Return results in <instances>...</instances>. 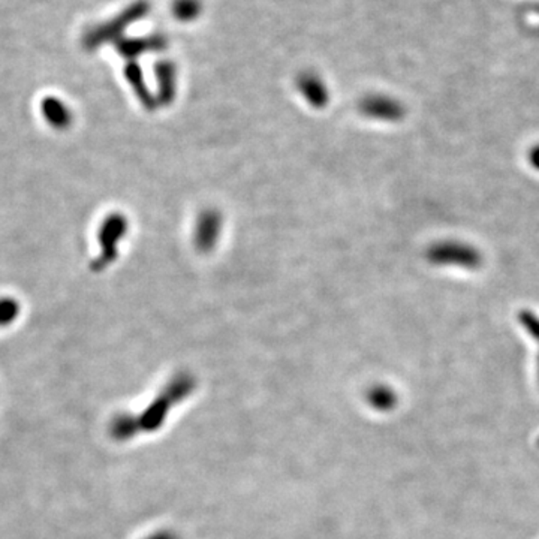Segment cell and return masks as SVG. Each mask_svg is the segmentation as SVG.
<instances>
[{
    "label": "cell",
    "instance_id": "cell-5",
    "mask_svg": "<svg viewBox=\"0 0 539 539\" xmlns=\"http://www.w3.org/2000/svg\"><path fill=\"white\" fill-rule=\"evenodd\" d=\"M41 111L44 119L54 129H66L72 123V113L65 102L60 101L59 98H45L44 101L41 102Z\"/></svg>",
    "mask_w": 539,
    "mask_h": 539
},
{
    "label": "cell",
    "instance_id": "cell-11",
    "mask_svg": "<svg viewBox=\"0 0 539 539\" xmlns=\"http://www.w3.org/2000/svg\"><path fill=\"white\" fill-rule=\"evenodd\" d=\"M518 321L522 324L523 329L526 330L527 333L531 334V338L538 343L539 348V316L535 311H529V309H523L518 313ZM538 377H539V351H538Z\"/></svg>",
    "mask_w": 539,
    "mask_h": 539
},
{
    "label": "cell",
    "instance_id": "cell-2",
    "mask_svg": "<svg viewBox=\"0 0 539 539\" xmlns=\"http://www.w3.org/2000/svg\"><path fill=\"white\" fill-rule=\"evenodd\" d=\"M429 259L436 265L479 270L482 265V254L475 246L463 241H442L430 247Z\"/></svg>",
    "mask_w": 539,
    "mask_h": 539
},
{
    "label": "cell",
    "instance_id": "cell-6",
    "mask_svg": "<svg viewBox=\"0 0 539 539\" xmlns=\"http://www.w3.org/2000/svg\"><path fill=\"white\" fill-rule=\"evenodd\" d=\"M125 77H126L127 81L131 84V88H134V92H135L138 99H140L145 107L153 108V97L150 95L149 88L145 86L144 79H143L141 68L136 65L135 61H131V63L125 68Z\"/></svg>",
    "mask_w": 539,
    "mask_h": 539
},
{
    "label": "cell",
    "instance_id": "cell-4",
    "mask_svg": "<svg viewBox=\"0 0 539 539\" xmlns=\"http://www.w3.org/2000/svg\"><path fill=\"white\" fill-rule=\"evenodd\" d=\"M167 40L161 35H150L145 38H120L116 41V50L122 54L123 58L134 60L141 54L149 51H159L165 49Z\"/></svg>",
    "mask_w": 539,
    "mask_h": 539
},
{
    "label": "cell",
    "instance_id": "cell-9",
    "mask_svg": "<svg viewBox=\"0 0 539 539\" xmlns=\"http://www.w3.org/2000/svg\"><path fill=\"white\" fill-rule=\"evenodd\" d=\"M302 88L304 95L311 99L313 104H322L325 102L327 98V92L325 88H322L320 79L315 77H302Z\"/></svg>",
    "mask_w": 539,
    "mask_h": 539
},
{
    "label": "cell",
    "instance_id": "cell-10",
    "mask_svg": "<svg viewBox=\"0 0 539 539\" xmlns=\"http://www.w3.org/2000/svg\"><path fill=\"white\" fill-rule=\"evenodd\" d=\"M200 8L201 5L198 0H176L172 4V14L181 22H191L200 14Z\"/></svg>",
    "mask_w": 539,
    "mask_h": 539
},
{
    "label": "cell",
    "instance_id": "cell-12",
    "mask_svg": "<svg viewBox=\"0 0 539 539\" xmlns=\"http://www.w3.org/2000/svg\"><path fill=\"white\" fill-rule=\"evenodd\" d=\"M20 304L14 299H0V325H9L18 316Z\"/></svg>",
    "mask_w": 539,
    "mask_h": 539
},
{
    "label": "cell",
    "instance_id": "cell-14",
    "mask_svg": "<svg viewBox=\"0 0 539 539\" xmlns=\"http://www.w3.org/2000/svg\"><path fill=\"white\" fill-rule=\"evenodd\" d=\"M529 163H531L532 167L535 168L536 172H539V144L532 147L531 152H529Z\"/></svg>",
    "mask_w": 539,
    "mask_h": 539
},
{
    "label": "cell",
    "instance_id": "cell-7",
    "mask_svg": "<svg viewBox=\"0 0 539 539\" xmlns=\"http://www.w3.org/2000/svg\"><path fill=\"white\" fill-rule=\"evenodd\" d=\"M364 111L370 116H379L384 119H399L404 115L402 107L390 99H367L364 102Z\"/></svg>",
    "mask_w": 539,
    "mask_h": 539
},
{
    "label": "cell",
    "instance_id": "cell-13",
    "mask_svg": "<svg viewBox=\"0 0 539 539\" xmlns=\"http://www.w3.org/2000/svg\"><path fill=\"white\" fill-rule=\"evenodd\" d=\"M216 229H218V224H216L215 218H213V216L206 218V219H204V224L200 225V236H198V240L201 241L204 246H210L211 241L210 237H209V234L215 236Z\"/></svg>",
    "mask_w": 539,
    "mask_h": 539
},
{
    "label": "cell",
    "instance_id": "cell-8",
    "mask_svg": "<svg viewBox=\"0 0 539 539\" xmlns=\"http://www.w3.org/2000/svg\"><path fill=\"white\" fill-rule=\"evenodd\" d=\"M159 81V99L163 102L172 101L174 95V68L170 61H161L154 68Z\"/></svg>",
    "mask_w": 539,
    "mask_h": 539
},
{
    "label": "cell",
    "instance_id": "cell-3",
    "mask_svg": "<svg viewBox=\"0 0 539 539\" xmlns=\"http://www.w3.org/2000/svg\"><path fill=\"white\" fill-rule=\"evenodd\" d=\"M126 219L122 215H117V213L108 216L104 220L101 231H99L101 255L92 261L90 267H92L93 272H102L104 268L108 267L115 261L116 256H117V245L126 233Z\"/></svg>",
    "mask_w": 539,
    "mask_h": 539
},
{
    "label": "cell",
    "instance_id": "cell-1",
    "mask_svg": "<svg viewBox=\"0 0 539 539\" xmlns=\"http://www.w3.org/2000/svg\"><path fill=\"white\" fill-rule=\"evenodd\" d=\"M147 13H149V4L144 0L132 4L126 9H123L119 15L111 18L110 22L101 23L99 26L92 27L90 31L86 32V35L83 36L84 49L88 51H95L110 41H119L123 38V32L126 31L132 23L145 17Z\"/></svg>",
    "mask_w": 539,
    "mask_h": 539
}]
</instances>
